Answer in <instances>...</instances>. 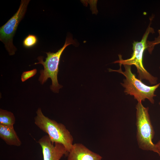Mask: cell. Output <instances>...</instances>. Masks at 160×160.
I'll return each mask as SVG.
<instances>
[{
    "label": "cell",
    "instance_id": "6da1fadb",
    "mask_svg": "<svg viewBox=\"0 0 160 160\" xmlns=\"http://www.w3.org/2000/svg\"><path fill=\"white\" fill-rule=\"evenodd\" d=\"M120 68L118 70L110 68L109 71H115L122 74L125 77L121 85L124 88L125 94L133 96L138 102L144 101L148 99L152 104L154 103V97L156 96L155 94L156 89L160 86V83L152 86H149L143 83L137 79L131 71V66L124 65L125 70H122L121 64H119Z\"/></svg>",
    "mask_w": 160,
    "mask_h": 160
},
{
    "label": "cell",
    "instance_id": "7a4b0ae2",
    "mask_svg": "<svg viewBox=\"0 0 160 160\" xmlns=\"http://www.w3.org/2000/svg\"><path fill=\"white\" fill-rule=\"evenodd\" d=\"M135 108L136 138L139 148L144 151H153L160 156V150L152 141L155 132L149 113L148 107H144L142 102H138Z\"/></svg>",
    "mask_w": 160,
    "mask_h": 160
},
{
    "label": "cell",
    "instance_id": "3957f363",
    "mask_svg": "<svg viewBox=\"0 0 160 160\" xmlns=\"http://www.w3.org/2000/svg\"><path fill=\"white\" fill-rule=\"evenodd\" d=\"M153 17L150 19V23L140 41H134L132 44L133 52L131 57L124 60L122 55H119V60L114 62L121 65H134L137 69L138 79L140 80H145L151 85L157 84L158 78L151 74L144 68L143 64V57L145 50L147 48V39L149 34L155 33L154 29L151 25Z\"/></svg>",
    "mask_w": 160,
    "mask_h": 160
},
{
    "label": "cell",
    "instance_id": "277c9868",
    "mask_svg": "<svg viewBox=\"0 0 160 160\" xmlns=\"http://www.w3.org/2000/svg\"><path fill=\"white\" fill-rule=\"evenodd\" d=\"M75 44V41L72 37H67L64 45L57 52L55 53L46 52L47 56L44 61H43V56H39L37 58L39 62L34 64L35 65L41 64L43 65L44 69L40 71V75L39 80L41 84H43L49 78H50L52 81L50 88L54 92L58 93L59 89L63 87L58 83L57 77L61 55L67 46Z\"/></svg>",
    "mask_w": 160,
    "mask_h": 160
},
{
    "label": "cell",
    "instance_id": "5b68a950",
    "mask_svg": "<svg viewBox=\"0 0 160 160\" xmlns=\"http://www.w3.org/2000/svg\"><path fill=\"white\" fill-rule=\"evenodd\" d=\"M36 113V116L34 118L36 125L48 134L52 142L62 144L69 153L73 145V138L65 127L45 116L40 108L38 109Z\"/></svg>",
    "mask_w": 160,
    "mask_h": 160
},
{
    "label": "cell",
    "instance_id": "8992f818",
    "mask_svg": "<svg viewBox=\"0 0 160 160\" xmlns=\"http://www.w3.org/2000/svg\"><path fill=\"white\" fill-rule=\"evenodd\" d=\"M30 1L22 0L16 12L0 27V40L4 44L10 55H13L17 50L13 44V38L19 23L25 16Z\"/></svg>",
    "mask_w": 160,
    "mask_h": 160
},
{
    "label": "cell",
    "instance_id": "52a82bcc",
    "mask_svg": "<svg viewBox=\"0 0 160 160\" xmlns=\"http://www.w3.org/2000/svg\"><path fill=\"white\" fill-rule=\"evenodd\" d=\"M38 143L42 148L43 160H59L68 153L63 145L52 142L48 135L41 137Z\"/></svg>",
    "mask_w": 160,
    "mask_h": 160
},
{
    "label": "cell",
    "instance_id": "ba28073f",
    "mask_svg": "<svg viewBox=\"0 0 160 160\" xmlns=\"http://www.w3.org/2000/svg\"><path fill=\"white\" fill-rule=\"evenodd\" d=\"M69 153L68 160H101L102 159L99 155L79 143L73 144Z\"/></svg>",
    "mask_w": 160,
    "mask_h": 160
},
{
    "label": "cell",
    "instance_id": "9c48e42d",
    "mask_svg": "<svg viewBox=\"0 0 160 160\" xmlns=\"http://www.w3.org/2000/svg\"><path fill=\"white\" fill-rule=\"evenodd\" d=\"M0 137L9 145L19 146L22 144L13 126L0 124Z\"/></svg>",
    "mask_w": 160,
    "mask_h": 160
},
{
    "label": "cell",
    "instance_id": "30bf717a",
    "mask_svg": "<svg viewBox=\"0 0 160 160\" xmlns=\"http://www.w3.org/2000/svg\"><path fill=\"white\" fill-rule=\"evenodd\" d=\"M15 121V117L12 112L0 109V124L13 126Z\"/></svg>",
    "mask_w": 160,
    "mask_h": 160
},
{
    "label": "cell",
    "instance_id": "8fae6325",
    "mask_svg": "<svg viewBox=\"0 0 160 160\" xmlns=\"http://www.w3.org/2000/svg\"><path fill=\"white\" fill-rule=\"evenodd\" d=\"M38 41L37 37L36 35L29 34L23 40V45L26 48H31L35 46Z\"/></svg>",
    "mask_w": 160,
    "mask_h": 160
},
{
    "label": "cell",
    "instance_id": "7c38bea8",
    "mask_svg": "<svg viewBox=\"0 0 160 160\" xmlns=\"http://www.w3.org/2000/svg\"><path fill=\"white\" fill-rule=\"evenodd\" d=\"M158 35L155 38L153 41H147V49L150 54L152 53L155 46L160 44V29L158 30ZM159 68L160 69V67Z\"/></svg>",
    "mask_w": 160,
    "mask_h": 160
},
{
    "label": "cell",
    "instance_id": "4fadbf2b",
    "mask_svg": "<svg viewBox=\"0 0 160 160\" xmlns=\"http://www.w3.org/2000/svg\"><path fill=\"white\" fill-rule=\"evenodd\" d=\"M36 72L37 70L36 69L23 72L21 76L22 81L24 82L29 78L33 76L36 74Z\"/></svg>",
    "mask_w": 160,
    "mask_h": 160
},
{
    "label": "cell",
    "instance_id": "5bb4252c",
    "mask_svg": "<svg viewBox=\"0 0 160 160\" xmlns=\"http://www.w3.org/2000/svg\"><path fill=\"white\" fill-rule=\"evenodd\" d=\"M158 148L160 150V140H159L156 144H155Z\"/></svg>",
    "mask_w": 160,
    "mask_h": 160
},
{
    "label": "cell",
    "instance_id": "9a60e30c",
    "mask_svg": "<svg viewBox=\"0 0 160 160\" xmlns=\"http://www.w3.org/2000/svg\"><path fill=\"white\" fill-rule=\"evenodd\" d=\"M159 105H160V102H159Z\"/></svg>",
    "mask_w": 160,
    "mask_h": 160
}]
</instances>
